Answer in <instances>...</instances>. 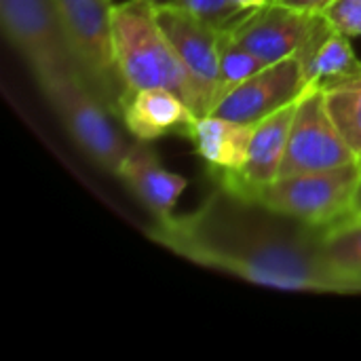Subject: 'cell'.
<instances>
[{"label": "cell", "instance_id": "9c48e42d", "mask_svg": "<svg viewBox=\"0 0 361 361\" xmlns=\"http://www.w3.org/2000/svg\"><path fill=\"white\" fill-rule=\"evenodd\" d=\"M313 15L288 8L275 0L250 11L231 32V36L260 57L267 66L296 55Z\"/></svg>", "mask_w": 361, "mask_h": 361}, {"label": "cell", "instance_id": "44dd1931", "mask_svg": "<svg viewBox=\"0 0 361 361\" xmlns=\"http://www.w3.org/2000/svg\"><path fill=\"white\" fill-rule=\"evenodd\" d=\"M288 8L300 11L305 15H324L336 0H275Z\"/></svg>", "mask_w": 361, "mask_h": 361}, {"label": "cell", "instance_id": "603a6c76", "mask_svg": "<svg viewBox=\"0 0 361 361\" xmlns=\"http://www.w3.org/2000/svg\"><path fill=\"white\" fill-rule=\"evenodd\" d=\"M150 2L159 8V6H169V4H173L176 0H150Z\"/></svg>", "mask_w": 361, "mask_h": 361}, {"label": "cell", "instance_id": "e0dca14e", "mask_svg": "<svg viewBox=\"0 0 361 361\" xmlns=\"http://www.w3.org/2000/svg\"><path fill=\"white\" fill-rule=\"evenodd\" d=\"M267 63L256 57L250 49L237 42L231 32H220V66H218V85H216V99L214 108L222 97L243 85L247 78L258 74Z\"/></svg>", "mask_w": 361, "mask_h": 361}, {"label": "cell", "instance_id": "4fadbf2b", "mask_svg": "<svg viewBox=\"0 0 361 361\" xmlns=\"http://www.w3.org/2000/svg\"><path fill=\"white\" fill-rule=\"evenodd\" d=\"M127 131L142 142H154L165 135H186L195 118L188 104L165 89L127 91L118 110Z\"/></svg>", "mask_w": 361, "mask_h": 361}, {"label": "cell", "instance_id": "5b68a950", "mask_svg": "<svg viewBox=\"0 0 361 361\" xmlns=\"http://www.w3.org/2000/svg\"><path fill=\"white\" fill-rule=\"evenodd\" d=\"M2 30L36 82L61 74L85 80L53 0H0Z\"/></svg>", "mask_w": 361, "mask_h": 361}, {"label": "cell", "instance_id": "ffe728a7", "mask_svg": "<svg viewBox=\"0 0 361 361\" xmlns=\"http://www.w3.org/2000/svg\"><path fill=\"white\" fill-rule=\"evenodd\" d=\"M324 15L343 34L361 36V0H336Z\"/></svg>", "mask_w": 361, "mask_h": 361}, {"label": "cell", "instance_id": "3957f363", "mask_svg": "<svg viewBox=\"0 0 361 361\" xmlns=\"http://www.w3.org/2000/svg\"><path fill=\"white\" fill-rule=\"evenodd\" d=\"M360 188L361 161L357 159L334 169L277 178L271 184L243 192L256 197L279 214L311 224L332 226L355 216V199Z\"/></svg>", "mask_w": 361, "mask_h": 361}, {"label": "cell", "instance_id": "8fae6325", "mask_svg": "<svg viewBox=\"0 0 361 361\" xmlns=\"http://www.w3.org/2000/svg\"><path fill=\"white\" fill-rule=\"evenodd\" d=\"M351 36L336 30L326 15H313L307 36L296 51L307 89H328L361 72V59Z\"/></svg>", "mask_w": 361, "mask_h": 361}, {"label": "cell", "instance_id": "cb8c5ba5", "mask_svg": "<svg viewBox=\"0 0 361 361\" xmlns=\"http://www.w3.org/2000/svg\"><path fill=\"white\" fill-rule=\"evenodd\" d=\"M355 214L361 216V188L360 192H357V199H355Z\"/></svg>", "mask_w": 361, "mask_h": 361}, {"label": "cell", "instance_id": "d4e9b609", "mask_svg": "<svg viewBox=\"0 0 361 361\" xmlns=\"http://www.w3.org/2000/svg\"><path fill=\"white\" fill-rule=\"evenodd\" d=\"M360 161H361V157H360Z\"/></svg>", "mask_w": 361, "mask_h": 361}, {"label": "cell", "instance_id": "ba28073f", "mask_svg": "<svg viewBox=\"0 0 361 361\" xmlns=\"http://www.w3.org/2000/svg\"><path fill=\"white\" fill-rule=\"evenodd\" d=\"M305 91L307 85L300 61L296 55H292L262 68L258 74L222 97L212 112L237 123L258 125L262 118L300 99Z\"/></svg>", "mask_w": 361, "mask_h": 361}, {"label": "cell", "instance_id": "277c9868", "mask_svg": "<svg viewBox=\"0 0 361 361\" xmlns=\"http://www.w3.org/2000/svg\"><path fill=\"white\" fill-rule=\"evenodd\" d=\"M51 110L57 114L74 144L102 169L116 173L131 142L114 127L104 102L74 74L38 82Z\"/></svg>", "mask_w": 361, "mask_h": 361}, {"label": "cell", "instance_id": "6da1fadb", "mask_svg": "<svg viewBox=\"0 0 361 361\" xmlns=\"http://www.w3.org/2000/svg\"><path fill=\"white\" fill-rule=\"evenodd\" d=\"M328 228L279 214L218 180L197 209L154 218L144 233L159 247L197 267L256 286L361 294V273L334 264L328 256Z\"/></svg>", "mask_w": 361, "mask_h": 361}, {"label": "cell", "instance_id": "d6986e66", "mask_svg": "<svg viewBox=\"0 0 361 361\" xmlns=\"http://www.w3.org/2000/svg\"><path fill=\"white\" fill-rule=\"evenodd\" d=\"M173 6L190 13L192 17L209 23L220 32L233 30L250 13L241 8L235 0H176Z\"/></svg>", "mask_w": 361, "mask_h": 361}, {"label": "cell", "instance_id": "52a82bcc", "mask_svg": "<svg viewBox=\"0 0 361 361\" xmlns=\"http://www.w3.org/2000/svg\"><path fill=\"white\" fill-rule=\"evenodd\" d=\"M360 157L347 144L326 106L322 89H307L296 106L288 150L279 178L334 169L357 161Z\"/></svg>", "mask_w": 361, "mask_h": 361}, {"label": "cell", "instance_id": "ac0fdd59", "mask_svg": "<svg viewBox=\"0 0 361 361\" xmlns=\"http://www.w3.org/2000/svg\"><path fill=\"white\" fill-rule=\"evenodd\" d=\"M326 252L334 264L361 273V216H351L328 228Z\"/></svg>", "mask_w": 361, "mask_h": 361}, {"label": "cell", "instance_id": "7c38bea8", "mask_svg": "<svg viewBox=\"0 0 361 361\" xmlns=\"http://www.w3.org/2000/svg\"><path fill=\"white\" fill-rule=\"evenodd\" d=\"M114 176L154 218L171 216L188 186V180L163 167L152 144L142 140L131 142Z\"/></svg>", "mask_w": 361, "mask_h": 361}, {"label": "cell", "instance_id": "30bf717a", "mask_svg": "<svg viewBox=\"0 0 361 361\" xmlns=\"http://www.w3.org/2000/svg\"><path fill=\"white\" fill-rule=\"evenodd\" d=\"M157 19L186 70L207 93L214 110L220 66V30L173 4L159 6Z\"/></svg>", "mask_w": 361, "mask_h": 361}, {"label": "cell", "instance_id": "5bb4252c", "mask_svg": "<svg viewBox=\"0 0 361 361\" xmlns=\"http://www.w3.org/2000/svg\"><path fill=\"white\" fill-rule=\"evenodd\" d=\"M296 106H298V99L273 112L271 116L262 118L254 129L245 167L233 176H218V180L235 188L247 190V192L277 180L281 165H283L286 150H288V140H290L292 123L296 116Z\"/></svg>", "mask_w": 361, "mask_h": 361}, {"label": "cell", "instance_id": "7a4b0ae2", "mask_svg": "<svg viewBox=\"0 0 361 361\" xmlns=\"http://www.w3.org/2000/svg\"><path fill=\"white\" fill-rule=\"evenodd\" d=\"M112 49L127 91L165 89L180 95L195 116L212 112L207 93L178 57L150 0L112 4Z\"/></svg>", "mask_w": 361, "mask_h": 361}, {"label": "cell", "instance_id": "8992f818", "mask_svg": "<svg viewBox=\"0 0 361 361\" xmlns=\"http://www.w3.org/2000/svg\"><path fill=\"white\" fill-rule=\"evenodd\" d=\"M70 44L82 68L85 82L108 110L118 112L127 93L114 63L112 0H53Z\"/></svg>", "mask_w": 361, "mask_h": 361}, {"label": "cell", "instance_id": "7402d4cb", "mask_svg": "<svg viewBox=\"0 0 361 361\" xmlns=\"http://www.w3.org/2000/svg\"><path fill=\"white\" fill-rule=\"evenodd\" d=\"M241 8H245V11H254V8H258V6H262V4H267L269 0H235Z\"/></svg>", "mask_w": 361, "mask_h": 361}, {"label": "cell", "instance_id": "2e32d148", "mask_svg": "<svg viewBox=\"0 0 361 361\" xmlns=\"http://www.w3.org/2000/svg\"><path fill=\"white\" fill-rule=\"evenodd\" d=\"M326 106L347 144L361 157V72L357 76L324 89Z\"/></svg>", "mask_w": 361, "mask_h": 361}, {"label": "cell", "instance_id": "9a60e30c", "mask_svg": "<svg viewBox=\"0 0 361 361\" xmlns=\"http://www.w3.org/2000/svg\"><path fill=\"white\" fill-rule=\"evenodd\" d=\"M254 129L256 125L237 123L209 112L192 118L186 137L212 171L218 176H233L247 163Z\"/></svg>", "mask_w": 361, "mask_h": 361}]
</instances>
